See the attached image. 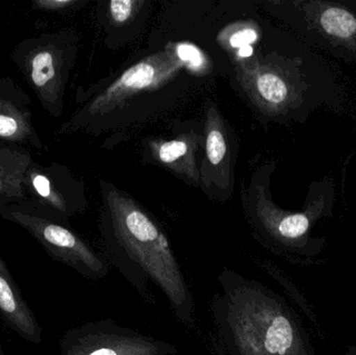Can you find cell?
<instances>
[{
    "mask_svg": "<svg viewBox=\"0 0 356 355\" xmlns=\"http://www.w3.org/2000/svg\"><path fill=\"white\" fill-rule=\"evenodd\" d=\"M54 76L52 56L48 51L40 52L33 60L31 79L38 87H43Z\"/></svg>",
    "mask_w": 356,
    "mask_h": 355,
    "instance_id": "cell-10",
    "label": "cell"
},
{
    "mask_svg": "<svg viewBox=\"0 0 356 355\" xmlns=\"http://www.w3.org/2000/svg\"><path fill=\"white\" fill-rule=\"evenodd\" d=\"M307 229H309V219L302 214L289 215L280 220L277 226L280 235L288 239L301 237Z\"/></svg>",
    "mask_w": 356,
    "mask_h": 355,
    "instance_id": "cell-11",
    "label": "cell"
},
{
    "mask_svg": "<svg viewBox=\"0 0 356 355\" xmlns=\"http://www.w3.org/2000/svg\"><path fill=\"white\" fill-rule=\"evenodd\" d=\"M205 151L209 166L217 176L218 183L223 188L227 187L229 183V147L223 120L213 104L207 108V112Z\"/></svg>",
    "mask_w": 356,
    "mask_h": 355,
    "instance_id": "cell-7",
    "label": "cell"
},
{
    "mask_svg": "<svg viewBox=\"0 0 356 355\" xmlns=\"http://www.w3.org/2000/svg\"><path fill=\"white\" fill-rule=\"evenodd\" d=\"M0 355H6L4 352L3 347H2L1 339H0Z\"/></svg>",
    "mask_w": 356,
    "mask_h": 355,
    "instance_id": "cell-16",
    "label": "cell"
},
{
    "mask_svg": "<svg viewBox=\"0 0 356 355\" xmlns=\"http://www.w3.org/2000/svg\"><path fill=\"white\" fill-rule=\"evenodd\" d=\"M33 185H35V190L38 193L42 196V197H48L50 195V183L45 176L43 175H38L33 179Z\"/></svg>",
    "mask_w": 356,
    "mask_h": 355,
    "instance_id": "cell-15",
    "label": "cell"
},
{
    "mask_svg": "<svg viewBox=\"0 0 356 355\" xmlns=\"http://www.w3.org/2000/svg\"><path fill=\"white\" fill-rule=\"evenodd\" d=\"M177 54L178 60L182 66L186 65L194 71L200 70L205 66V58L202 52L192 44L182 43L177 45Z\"/></svg>",
    "mask_w": 356,
    "mask_h": 355,
    "instance_id": "cell-12",
    "label": "cell"
},
{
    "mask_svg": "<svg viewBox=\"0 0 356 355\" xmlns=\"http://www.w3.org/2000/svg\"><path fill=\"white\" fill-rule=\"evenodd\" d=\"M238 74L245 91L263 106H280L289 96L286 81L275 72L267 70L253 60L238 64Z\"/></svg>",
    "mask_w": 356,
    "mask_h": 355,
    "instance_id": "cell-5",
    "label": "cell"
},
{
    "mask_svg": "<svg viewBox=\"0 0 356 355\" xmlns=\"http://www.w3.org/2000/svg\"><path fill=\"white\" fill-rule=\"evenodd\" d=\"M143 4L141 0H112L108 3V14L115 24H124L139 12Z\"/></svg>",
    "mask_w": 356,
    "mask_h": 355,
    "instance_id": "cell-9",
    "label": "cell"
},
{
    "mask_svg": "<svg viewBox=\"0 0 356 355\" xmlns=\"http://www.w3.org/2000/svg\"><path fill=\"white\" fill-rule=\"evenodd\" d=\"M0 318L21 339L40 344L43 329L0 256Z\"/></svg>",
    "mask_w": 356,
    "mask_h": 355,
    "instance_id": "cell-3",
    "label": "cell"
},
{
    "mask_svg": "<svg viewBox=\"0 0 356 355\" xmlns=\"http://www.w3.org/2000/svg\"><path fill=\"white\" fill-rule=\"evenodd\" d=\"M17 129H18V124L14 119L0 115V135L10 137L16 133Z\"/></svg>",
    "mask_w": 356,
    "mask_h": 355,
    "instance_id": "cell-14",
    "label": "cell"
},
{
    "mask_svg": "<svg viewBox=\"0 0 356 355\" xmlns=\"http://www.w3.org/2000/svg\"><path fill=\"white\" fill-rule=\"evenodd\" d=\"M320 22L326 33L342 39L351 37L356 31V19L343 8H330L324 10Z\"/></svg>",
    "mask_w": 356,
    "mask_h": 355,
    "instance_id": "cell-8",
    "label": "cell"
},
{
    "mask_svg": "<svg viewBox=\"0 0 356 355\" xmlns=\"http://www.w3.org/2000/svg\"><path fill=\"white\" fill-rule=\"evenodd\" d=\"M201 138L196 133H184L170 141L150 142L152 156L163 166L175 171L193 183H198L199 172L195 152L198 149Z\"/></svg>",
    "mask_w": 356,
    "mask_h": 355,
    "instance_id": "cell-6",
    "label": "cell"
},
{
    "mask_svg": "<svg viewBox=\"0 0 356 355\" xmlns=\"http://www.w3.org/2000/svg\"><path fill=\"white\" fill-rule=\"evenodd\" d=\"M108 206L123 245L163 286L175 304H184L186 292L168 240L156 223L131 198L112 189Z\"/></svg>",
    "mask_w": 356,
    "mask_h": 355,
    "instance_id": "cell-1",
    "label": "cell"
},
{
    "mask_svg": "<svg viewBox=\"0 0 356 355\" xmlns=\"http://www.w3.org/2000/svg\"><path fill=\"white\" fill-rule=\"evenodd\" d=\"M181 67L175 52L166 50L152 54L127 69L102 95L98 96L94 102V110L112 112L137 94L168 83Z\"/></svg>",
    "mask_w": 356,
    "mask_h": 355,
    "instance_id": "cell-2",
    "label": "cell"
},
{
    "mask_svg": "<svg viewBox=\"0 0 356 355\" xmlns=\"http://www.w3.org/2000/svg\"><path fill=\"white\" fill-rule=\"evenodd\" d=\"M240 329L241 341L254 354L286 355L294 344V329L284 315H273L261 327L250 315H243Z\"/></svg>",
    "mask_w": 356,
    "mask_h": 355,
    "instance_id": "cell-4",
    "label": "cell"
},
{
    "mask_svg": "<svg viewBox=\"0 0 356 355\" xmlns=\"http://www.w3.org/2000/svg\"><path fill=\"white\" fill-rule=\"evenodd\" d=\"M257 39V33L252 27L245 26L232 31L228 44L232 48H242L253 43Z\"/></svg>",
    "mask_w": 356,
    "mask_h": 355,
    "instance_id": "cell-13",
    "label": "cell"
}]
</instances>
